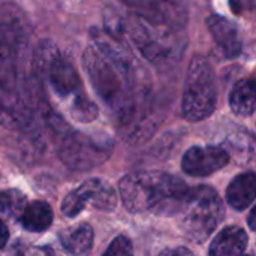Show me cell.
<instances>
[{
  "label": "cell",
  "mask_w": 256,
  "mask_h": 256,
  "mask_svg": "<svg viewBox=\"0 0 256 256\" xmlns=\"http://www.w3.org/2000/svg\"><path fill=\"white\" fill-rule=\"evenodd\" d=\"M26 207V196L16 189L0 192V216L6 219H15L21 216Z\"/></svg>",
  "instance_id": "ac0fdd59"
},
{
  "label": "cell",
  "mask_w": 256,
  "mask_h": 256,
  "mask_svg": "<svg viewBox=\"0 0 256 256\" xmlns=\"http://www.w3.org/2000/svg\"><path fill=\"white\" fill-rule=\"evenodd\" d=\"M248 246V234L238 226L222 230L213 240L208 256H242Z\"/></svg>",
  "instance_id": "7c38bea8"
},
{
  "label": "cell",
  "mask_w": 256,
  "mask_h": 256,
  "mask_svg": "<svg viewBox=\"0 0 256 256\" xmlns=\"http://www.w3.org/2000/svg\"><path fill=\"white\" fill-rule=\"evenodd\" d=\"M108 147L93 142L81 134L64 138L60 148L62 160L74 170H90L102 164L108 158Z\"/></svg>",
  "instance_id": "9c48e42d"
},
{
  "label": "cell",
  "mask_w": 256,
  "mask_h": 256,
  "mask_svg": "<svg viewBox=\"0 0 256 256\" xmlns=\"http://www.w3.org/2000/svg\"><path fill=\"white\" fill-rule=\"evenodd\" d=\"M159 256H194V254L186 248H176V249H166Z\"/></svg>",
  "instance_id": "44dd1931"
},
{
  "label": "cell",
  "mask_w": 256,
  "mask_h": 256,
  "mask_svg": "<svg viewBox=\"0 0 256 256\" xmlns=\"http://www.w3.org/2000/svg\"><path fill=\"white\" fill-rule=\"evenodd\" d=\"M62 246L72 256H81L90 250L93 244V230L87 225L72 226L60 234Z\"/></svg>",
  "instance_id": "2e32d148"
},
{
  "label": "cell",
  "mask_w": 256,
  "mask_h": 256,
  "mask_svg": "<svg viewBox=\"0 0 256 256\" xmlns=\"http://www.w3.org/2000/svg\"><path fill=\"white\" fill-rule=\"evenodd\" d=\"M256 177L254 172L237 176L226 189V201L236 210L248 208L255 200Z\"/></svg>",
  "instance_id": "4fadbf2b"
},
{
  "label": "cell",
  "mask_w": 256,
  "mask_h": 256,
  "mask_svg": "<svg viewBox=\"0 0 256 256\" xmlns=\"http://www.w3.org/2000/svg\"><path fill=\"white\" fill-rule=\"evenodd\" d=\"M102 256H134L132 243L128 237L118 236L112 240V243L108 246V249Z\"/></svg>",
  "instance_id": "d6986e66"
},
{
  "label": "cell",
  "mask_w": 256,
  "mask_h": 256,
  "mask_svg": "<svg viewBox=\"0 0 256 256\" xmlns=\"http://www.w3.org/2000/svg\"><path fill=\"white\" fill-rule=\"evenodd\" d=\"M24 256H54V254L48 248H33Z\"/></svg>",
  "instance_id": "7402d4cb"
},
{
  "label": "cell",
  "mask_w": 256,
  "mask_h": 256,
  "mask_svg": "<svg viewBox=\"0 0 256 256\" xmlns=\"http://www.w3.org/2000/svg\"><path fill=\"white\" fill-rule=\"evenodd\" d=\"M188 192L180 177L159 171L132 172L120 182V196L130 213L177 214Z\"/></svg>",
  "instance_id": "3957f363"
},
{
  "label": "cell",
  "mask_w": 256,
  "mask_h": 256,
  "mask_svg": "<svg viewBox=\"0 0 256 256\" xmlns=\"http://www.w3.org/2000/svg\"><path fill=\"white\" fill-rule=\"evenodd\" d=\"M207 27L218 48L226 58H236L242 52L243 40L238 27L226 16L213 14L207 18Z\"/></svg>",
  "instance_id": "8fae6325"
},
{
  "label": "cell",
  "mask_w": 256,
  "mask_h": 256,
  "mask_svg": "<svg viewBox=\"0 0 256 256\" xmlns=\"http://www.w3.org/2000/svg\"><path fill=\"white\" fill-rule=\"evenodd\" d=\"M82 66L100 99L123 122H129L135 114L138 93L130 60L106 42L98 40L86 48Z\"/></svg>",
  "instance_id": "6da1fadb"
},
{
  "label": "cell",
  "mask_w": 256,
  "mask_h": 256,
  "mask_svg": "<svg viewBox=\"0 0 256 256\" xmlns=\"http://www.w3.org/2000/svg\"><path fill=\"white\" fill-rule=\"evenodd\" d=\"M87 204L93 206L96 210L111 212L117 206L116 190L104 180L90 178L64 196L62 212L68 218H74L80 214Z\"/></svg>",
  "instance_id": "ba28073f"
},
{
  "label": "cell",
  "mask_w": 256,
  "mask_h": 256,
  "mask_svg": "<svg viewBox=\"0 0 256 256\" xmlns=\"http://www.w3.org/2000/svg\"><path fill=\"white\" fill-rule=\"evenodd\" d=\"M122 32L134 42L136 50L152 63L162 64L172 60L183 46L176 40L172 28L152 26L141 18H129L122 21Z\"/></svg>",
  "instance_id": "52a82bcc"
},
{
  "label": "cell",
  "mask_w": 256,
  "mask_h": 256,
  "mask_svg": "<svg viewBox=\"0 0 256 256\" xmlns=\"http://www.w3.org/2000/svg\"><path fill=\"white\" fill-rule=\"evenodd\" d=\"M26 30L15 15L2 14L0 20V123L9 129L26 128L33 110L27 88L21 87L20 58L26 45Z\"/></svg>",
  "instance_id": "7a4b0ae2"
},
{
  "label": "cell",
  "mask_w": 256,
  "mask_h": 256,
  "mask_svg": "<svg viewBox=\"0 0 256 256\" xmlns=\"http://www.w3.org/2000/svg\"><path fill=\"white\" fill-rule=\"evenodd\" d=\"M184 236L200 244L204 243L219 226L225 216L224 204L218 192L207 186L189 189L178 213Z\"/></svg>",
  "instance_id": "277c9868"
},
{
  "label": "cell",
  "mask_w": 256,
  "mask_h": 256,
  "mask_svg": "<svg viewBox=\"0 0 256 256\" xmlns=\"http://www.w3.org/2000/svg\"><path fill=\"white\" fill-rule=\"evenodd\" d=\"M218 104V86L213 66L204 57H195L188 69L182 112L189 122L210 117Z\"/></svg>",
  "instance_id": "5b68a950"
},
{
  "label": "cell",
  "mask_w": 256,
  "mask_h": 256,
  "mask_svg": "<svg viewBox=\"0 0 256 256\" xmlns=\"http://www.w3.org/2000/svg\"><path fill=\"white\" fill-rule=\"evenodd\" d=\"M249 226L252 230H255V208L250 210V214H249Z\"/></svg>",
  "instance_id": "cb8c5ba5"
},
{
  "label": "cell",
  "mask_w": 256,
  "mask_h": 256,
  "mask_svg": "<svg viewBox=\"0 0 256 256\" xmlns=\"http://www.w3.org/2000/svg\"><path fill=\"white\" fill-rule=\"evenodd\" d=\"M230 6L237 15H244L254 12L255 3L254 0H230Z\"/></svg>",
  "instance_id": "ffe728a7"
},
{
  "label": "cell",
  "mask_w": 256,
  "mask_h": 256,
  "mask_svg": "<svg viewBox=\"0 0 256 256\" xmlns=\"http://www.w3.org/2000/svg\"><path fill=\"white\" fill-rule=\"evenodd\" d=\"M98 106L86 94L81 93L69 102V114L74 120L80 123H90L98 117Z\"/></svg>",
  "instance_id": "e0dca14e"
},
{
  "label": "cell",
  "mask_w": 256,
  "mask_h": 256,
  "mask_svg": "<svg viewBox=\"0 0 256 256\" xmlns=\"http://www.w3.org/2000/svg\"><path fill=\"white\" fill-rule=\"evenodd\" d=\"M33 69L40 81H45L52 93L60 99L72 100L78 94L84 93L74 64L66 60L50 40H44L38 45L33 58Z\"/></svg>",
  "instance_id": "8992f818"
},
{
  "label": "cell",
  "mask_w": 256,
  "mask_h": 256,
  "mask_svg": "<svg viewBox=\"0 0 256 256\" xmlns=\"http://www.w3.org/2000/svg\"><path fill=\"white\" fill-rule=\"evenodd\" d=\"M20 218L22 226L32 232H42L52 224V212L44 201H33L26 206Z\"/></svg>",
  "instance_id": "9a60e30c"
},
{
  "label": "cell",
  "mask_w": 256,
  "mask_h": 256,
  "mask_svg": "<svg viewBox=\"0 0 256 256\" xmlns=\"http://www.w3.org/2000/svg\"><path fill=\"white\" fill-rule=\"evenodd\" d=\"M230 106L242 117H249L255 112L256 87L254 80H242L234 86L230 94Z\"/></svg>",
  "instance_id": "5bb4252c"
},
{
  "label": "cell",
  "mask_w": 256,
  "mask_h": 256,
  "mask_svg": "<svg viewBox=\"0 0 256 256\" xmlns=\"http://www.w3.org/2000/svg\"><path fill=\"white\" fill-rule=\"evenodd\" d=\"M230 162V156L224 147L208 146V147H192L186 152L182 160V168L189 176L206 177L210 176Z\"/></svg>",
  "instance_id": "30bf717a"
},
{
  "label": "cell",
  "mask_w": 256,
  "mask_h": 256,
  "mask_svg": "<svg viewBox=\"0 0 256 256\" xmlns=\"http://www.w3.org/2000/svg\"><path fill=\"white\" fill-rule=\"evenodd\" d=\"M8 238H9V232H8V228L6 225L0 220V249L8 243Z\"/></svg>",
  "instance_id": "603a6c76"
}]
</instances>
